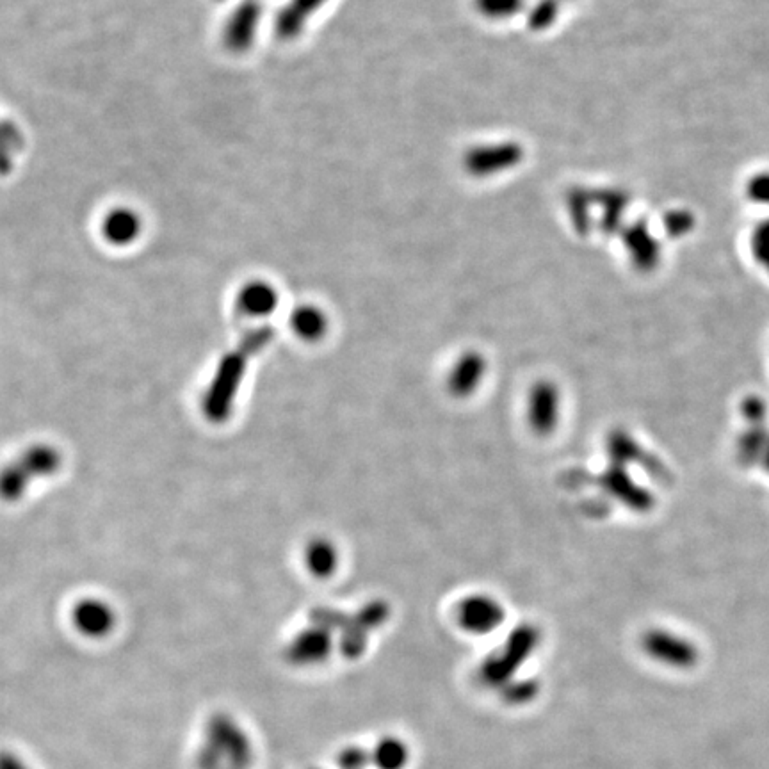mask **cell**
Returning <instances> with one entry per match:
<instances>
[{
	"label": "cell",
	"mask_w": 769,
	"mask_h": 769,
	"mask_svg": "<svg viewBox=\"0 0 769 769\" xmlns=\"http://www.w3.org/2000/svg\"><path fill=\"white\" fill-rule=\"evenodd\" d=\"M57 463L59 458L49 447L31 449L29 453L24 454L20 462L9 465L8 469H4L0 474V495L6 501L17 499L18 495L24 492L27 481H31L34 476H43L56 470Z\"/></svg>",
	"instance_id": "cell-1"
},
{
	"label": "cell",
	"mask_w": 769,
	"mask_h": 769,
	"mask_svg": "<svg viewBox=\"0 0 769 769\" xmlns=\"http://www.w3.org/2000/svg\"><path fill=\"white\" fill-rule=\"evenodd\" d=\"M643 647L650 657L657 661L677 668H689L697 663V650L695 647L682 640L679 636H673L670 632H648L643 640Z\"/></svg>",
	"instance_id": "cell-2"
},
{
	"label": "cell",
	"mask_w": 769,
	"mask_h": 769,
	"mask_svg": "<svg viewBox=\"0 0 769 769\" xmlns=\"http://www.w3.org/2000/svg\"><path fill=\"white\" fill-rule=\"evenodd\" d=\"M460 624L470 632L494 631L504 618L501 604L488 595H472L460 604Z\"/></svg>",
	"instance_id": "cell-3"
},
{
	"label": "cell",
	"mask_w": 769,
	"mask_h": 769,
	"mask_svg": "<svg viewBox=\"0 0 769 769\" xmlns=\"http://www.w3.org/2000/svg\"><path fill=\"white\" fill-rule=\"evenodd\" d=\"M559 396L552 383H538L529 396V422L538 433H549L558 422Z\"/></svg>",
	"instance_id": "cell-4"
},
{
	"label": "cell",
	"mask_w": 769,
	"mask_h": 769,
	"mask_svg": "<svg viewBox=\"0 0 769 769\" xmlns=\"http://www.w3.org/2000/svg\"><path fill=\"white\" fill-rule=\"evenodd\" d=\"M486 362L479 353H465L454 362L449 373V389L456 396H469L478 389L485 378Z\"/></svg>",
	"instance_id": "cell-5"
},
{
	"label": "cell",
	"mask_w": 769,
	"mask_h": 769,
	"mask_svg": "<svg viewBox=\"0 0 769 769\" xmlns=\"http://www.w3.org/2000/svg\"><path fill=\"white\" fill-rule=\"evenodd\" d=\"M625 246L631 251L632 260L638 268L650 271L654 266H657L659 246H657L656 239L648 234L647 227L643 223L627 230Z\"/></svg>",
	"instance_id": "cell-6"
},
{
	"label": "cell",
	"mask_w": 769,
	"mask_h": 769,
	"mask_svg": "<svg viewBox=\"0 0 769 769\" xmlns=\"http://www.w3.org/2000/svg\"><path fill=\"white\" fill-rule=\"evenodd\" d=\"M305 563L308 572L316 577H330L339 567V552L330 540L316 538L305 549Z\"/></svg>",
	"instance_id": "cell-7"
},
{
	"label": "cell",
	"mask_w": 769,
	"mask_h": 769,
	"mask_svg": "<svg viewBox=\"0 0 769 769\" xmlns=\"http://www.w3.org/2000/svg\"><path fill=\"white\" fill-rule=\"evenodd\" d=\"M104 234L113 244H127L139 234V218L129 209H114L104 219Z\"/></svg>",
	"instance_id": "cell-8"
},
{
	"label": "cell",
	"mask_w": 769,
	"mask_h": 769,
	"mask_svg": "<svg viewBox=\"0 0 769 769\" xmlns=\"http://www.w3.org/2000/svg\"><path fill=\"white\" fill-rule=\"evenodd\" d=\"M239 303L248 316H268L275 310L276 294L266 284H253L241 292Z\"/></svg>",
	"instance_id": "cell-9"
},
{
	"label": "cell",
	"mask_w": 769,
	"mask_h": 769,
	"mask_svg": "<svg viewBox=\"0 0 769 769\" xmlns=\"http://www.w3.org/2000/svg\"><path fill=\"white\" fill-rule=\"evenodd\" d=\"M292 330L300 335L301 339L317 340L326 332V317L317 308L305 307L294 312L292 316Z\"/></svg>",
	"instance_id": "cell-10"
},
{
	"label": "cell",
	"mask_w": 769,
	"mask_h": 769,
	"mask_svg": "<svg viewBox=\"0 0 769 769\" xmlns=\"http://www.w3.org/2000/svg\"><path fill=\"white\" fill-rule=\"evenodd\" d=\"M109 618L111 615H109L106 606L98 604V602H84L77 609V620L86 629L100 631L102 627H106Z\"/></svg>",
	"instance_id": "cell-11"
},
{
	"label": "cell",
	"mask_w": 769,
	"mask_h": 769,
	"mask_svg": "<svg viewBox=\"0 0 769 769\" xmlns=\"http://www.w3.org/2000/svg\"><path fill=\"white\" fill-rule=\"evenodd\" d=\"M604 200H606V225L609 227L608 230H615L627 205V198L618 191H608L604 193Z\"/></svg>",
	"instance_id": "cell-12"
},
{
	"label": "cell",
	"mask_w": 769,
	"mask_h": 769,
	"mask_svg": "<svg viewBox=\"0 0 769 769\" xmlns=\"http://www.w3.org/2000/svg\"><path fill=\"white\" fill-rule=\"evenodd\" d=\"M693 223H695V219H693V216L686 211L670 212V214H666V218H664V228H666V232L670 235H675V237H677V235L688 234L689 230L693 228Z\"/></svg>",
	"instance_id": "cell-13"
},
{
	"label": "cell",
	"mask_w": 769,
	"mask_h": 769,
	"mask_svg": "<svg viewBox=\"0 0 769 769\" xmlns=\"http://www.w3.org/2000/svg\"><path fill=\"white\" fill-rule=\"evenodd\" d=\"M753 253L769 269V221L759 225L752 239Z\"/></svg>",
	"instance_id": "cell-14"
},
{
	"label": "cell",
	"mask_w": 769,
	"mask_h": 769,
	"mask_svg": "<svg viewBox=\"0 0 769 769\" xmlns=\"http://www.w3.org/2000/svg\"><path fill=\"white\" fill-rule=\"evenodd\" d=\"M748 195L753 202L766 203L769 205V175H757L750 180L748 184Z\"/></svg>",
	"instance_id": "cell-15"
}]
</instances>
